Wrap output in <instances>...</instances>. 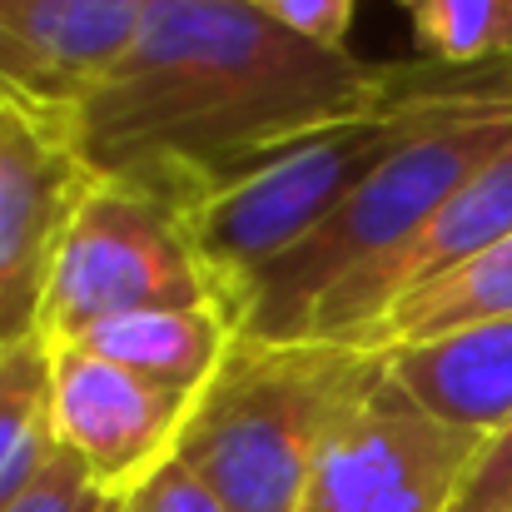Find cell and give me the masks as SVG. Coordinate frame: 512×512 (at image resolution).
<instances>
[{
  "instance_id": "cell-1",
  "label": "cell",
  "mask_w": 512,
  "mask_h": 512,
  "mask_svg": "<svg viewBox=\"0 0 512 512\" xmlns=\"http://www.w3.org/2000/svg\"><path fill=\"white\" fill-rule=\"evenodd\" d=\"M398 65L314 45L239 0H150L130 50L65 115L90 174L170 189L378 105Z\"/></svg>"
},
{
  "instance_id": "cell-2",
  "label": "cell",
  "mask_w": 512,
  "mask_h": 512,
  "mask_svg": "<svg viewBox=\"0 0 512 512\" xmlns=\"http://www.w3.org/2000/svg\"><path fill=\"white\" fill-rule=\"evenodd\" d=\"M483 70H443L428 60H408L398 65V80L378 105L160 189L219 299L234 309L239 294L269 264L299 249L368 174L433 115H443Z\"/></svg>"
},
{
  "instance_id": "cell-3",
  "label": "cell",
  "mask_w": 512,
  "mask_h": 512,
  "mask_svg": "<svg viewBox=\"0 0 512 512\" xmlns=\"http://www.w3.org/2000/svg\"><path fill=\"white\" fill-rule=\"evenodd\" d=\"M512 140V65H488L443 115L403 140L339 209L279 264H269L234 304L239 334L294 343L324 299L408 244L423 219Z\"/></svg>"
},
{
  "instance_id": "cell-4",
  "label": "cell",
  "mask_w": 512,
  "mask_h": 512,
  "mask_svg": "<svg viewBox=\"0 0 512 512\" xmlns=\"http://www.w3.org/2000/svg\"><path fill=\"white\" fill-rule=\"evenodd\" d=\"M378 373L373 348L239 334L194 403L179 458L229 512H299L324 443Z\"/></svg>"
},
{
  "instance_id": "cell-5",
  "label": "cell",
  "mask_w": 512,
  "mask_h": 512,
  "mask_svg": "<svg viewBox=\"0 0 512 512\" xmlns=\"http://www.w3.org/2000/svg\"><path fill=\"white\" fill-rule=\"evenodd\" d=\"M179 304H224L160 189L90 174L55 249L40 343L70 348L90 329Z\"/></svg>"
},
{
  "instance_id": "cell-6",
  "label": "cell",
  "mask_w": 512,
  "mask_h": 512,
  "mask_svg": "<svg viewBox=\"0 0 512 512\" xmlns=\"http://www.w3.org/2000/svg\"><path fill=\"white\" fill-rule=\"evenodd\" d=\"M483 443L408 398L383 358L378 383L324 443L299 512H458Z\"/></svg>"
},
{
  "instance_id": "cell-7",
  "label": "cell",
  "mask_w": 512,
  "mask_h": 512,
  "mask_svg": "<svg viewBox=\"0 0 512 512\" xmlns=\"http://www.w3.org/2000/svg\"><path fill=\"white\" fill-rule=\"evenodd\" d=\"M90 184L60 115L0 100V348L40 339L55 249Z\"/></svg>"
},
{
  "instance_id": "cell-8",
  "label": "cell",
  "mask_w": 512,
  "mask_h": 512,
  "mask_svg": "<svg viewBox=\"0 0 512 512\" xmlns=\"http://www.w3.org/2000/svg\"><path fill=\"white\" fill-rule=\"evenodd\" d=\"M194 403L199 393L155 383L90 348H50L55 443L120 503L179 453Z\"/></svg>"
},
{
  "instance_id": "cell-9",
  "label": "cell",
  "mask_w": 512,
  "mask_h": 512,
  "mask_svg": "<svg viewBox=\"0 0 512 512\" xmlns=\"http://www.w3.org/2000/svg\"><path fill=\"white\" fill-rule=\"evenodd\" d=\"M512 239V140L478 170L468 174L428 219L423 229L398 244L388 259H378L373 269H363L353 284H343L334 299H324V309L314 314L304 339L324 343H353L398 304L458 269H468L473 259H483L488 249H498Z\"/></svg>"
},
{
  "instance_id": "cell-10",
  "label": "cell",
  "mask_w": 512,
  "mask_h": 512,
  "mask_svg": "<svg viewBox=\"0 0 512 512\" xmlns=\"http://www.w3.org/2000/svg\"><path fill=\"white\" fill-rule=\"evenodd\" d=\"M150 0H0V100L70 115L130 50Z\"/></svg>"
},
{
  "instance_id": "cell-11",
  "label": "cell",
  "mask_w": 512,
  "mask_h": 512,
  "mask_svg": "<svg viewBox=\"0 0 512 512\" xmlns=\"http://www.w3.org/2000/svg\"><path fill=\"white\" fill-rule=\"evenodd\" d=\"M393 383L433 418L493 438L512 423V314L383 353Z\"/></svg>"
},
{
  "instance_id": "cell-12",
  "label": "cell",
  "mask_w": 512,
  "mask_h": 512,
  "mask_svg": "<svg viewBox=\"0 0 512 512\" xmlns=\"http://www.w3.org/2000/svg\"><path fill=\"white\" fill-rule=\"evenodd\" d=\"M234 339H239V319L229 304H179V309H140V314L110 319L70 348H90L155 383L204 393L214 373L224 368Z\"/></svg>"
},
{
  "instance_id": "cell-13",
  "label": "cell",
  "mask_w": 512,
  "mask_h": 512,
  "mask_svg": "<svg viewBox=\"0 0 512 512\" xmlns=\"http://www.w3.org/2000/svg\"><path fill=\"white\" fill-rule=\"evenodd\" d=\"M498 314H512V239L488 249L483 259H473L468 269H458V274L398 299L358 339V348L393 353V348L438 339L448 329H463V324H478V319H498Z\"/></svg>"
},
{
  "instance_id": "cell-14",
  "label": "cell",
  "mask_w": 512,
  "mask_h": 512,
  "mask_svg": "<svg viewBox=\"0 0 512 512\" xmlns=\"http://www.w3.org/2000/svg\"><path fill=\"white\" fill-rule=\"evenodd\" d=\"M50 348L40 339L0 348V512L55 458Z\"/></svg>"
},
{
  "instance_id": "cell-15",
  "label": "cell",
  "mask_w": 512,
  "mask_h": 512,
  "mask_svg": "<svg viewBox=\"0 0 512 512\" xmlns=\"http://www.w3.org/2000/svg\"><path fill=\"white\" fill-rule=\"evenodd\" d=\"M428 65H512V0H398Z\"/></svg>"
},
{
  "instance_id": "cell-16",
  "label": "cell",
  "mask_w": 512,
  "mask_h": 512,
  "mask_svg": "<svg viewBox=\"0 0 512 512\" xmlns=\"http://www.w3.org/2000/svg\"><path fill=\"white\" fill-rule=\"evenodd\" d=\"M5 512H125V503L110 498V493H100V488L80 473V463H75L65 448H55V458L35 473V483Z\"/></svg>"
},
{
  "instance_id": "cell-17",
  "label": "cell",
  "mask_w": 512,
  "mask_h": 512,
  "mask_svg": "<svg viewBox=\"0 0 512 512\" xmlns=\"http://www.w3.org/2000/svg\"><path fill=\"white\" fill-rule=\"evenodd\" d=\"M259 15H269L274 25L314 40V45H329V50H348V35H353V20H358V0H239Z\"/></svg>"
},
{
  "instance_id": "cell-18",
  "label": "cell",
  "mask_w": 512,
  "mask_h": 512,
  "mask_svg": "<svg viewBox=\"0 0 512 512\" xmlns=\"http://www.w3.org/2000/svg\"><path fill=\"white\" fill-rule=\"evenodd\" d=\"M125 512H229V508H224V503L214 498V488L174 453L160 473H150V478L125 498Z\"/></svg>"
},
{
  "instance_id": "cell-19",
  "label": "cell",
  "mask_w": 512,
  "mask_h": 512,
  "mask_svg": "<svg viewBox=\"0 0 512 512\" xmlns=\"http://www.w3.org/2000/svg\"><path fill=\"white\" fill-rule=\"evenodd\" d=\"M458 512H512V423L483 443V458L458 498Z\"/></svg>"
}]
</instances>
